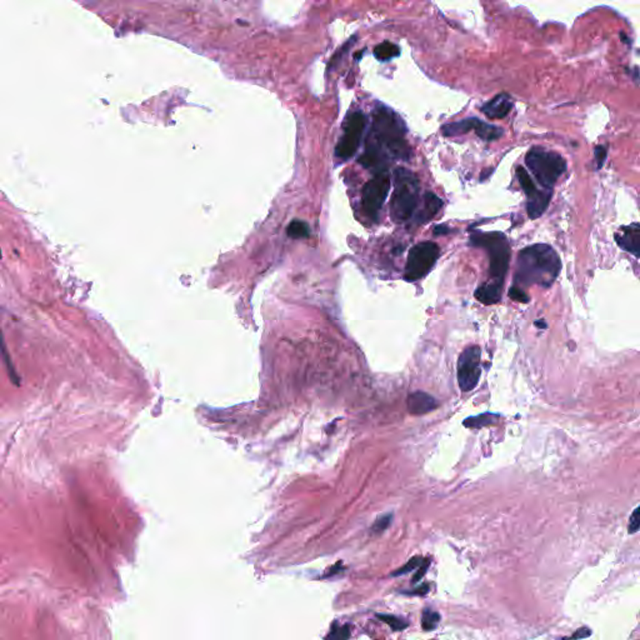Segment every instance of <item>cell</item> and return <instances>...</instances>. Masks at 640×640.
<instances>
[{"mask_svg": "<svg viewBox=\"0 0 640 640\" xmlns=\"http://www.w3.org/2000/svg\"><path fill=\"white\" fill-rule=\"evenodd\" d=\"M288 235L293 239H306L310 235V229L306 221H293L288 227Z\"/></svg>", "mask_w": 640, "mask_h": 640, "instance_id": "obj_20", "label": "cell"}, {"mask_svg": "<svg viewBox=\"0 0 640 640\" xmlns=\"http://www.w3.org/2000/svg\"><path fill=\"white\" fill-rule=\"evenodd\" d=\"M476 121H477V118H469V119H463L456 123H449L441 127V133L444 136H462L470 130H474Z\"/></svg>", "mask_w": 640, "mask_h": 640, "instance_id": "obj_17", "label": "cell"}, {"mask_svg": "<svg viewBox=\"0 0 640 640\" xmlns=\"http://www.w3.org/2000/svg\"><path fill=\"white\" fill-rule=\"evenodd\" d=\"M474 132L480 139H483L485 142H493V140H498L499 138H502L503 134H504V130L500 128V127H497V125H493V124H488V123H484V121L478 119L476 121V125H474Z\"/></svg>", "mask_w": 640, "mask_h": 640, "instance_id": "obj_16", "label": "cell"}, {"mask_svg": "<svg viewBox=\"0 0 640 640\" xmlns=\"http://www.w3.org/2000/svg\"><path fill=\"white\" fill-rule=\"evenodd\" d=\"M615 241L621 249L640 258V224L635 223L619 228Z\"/></svg>", "mask_w": 640, "mask_h": 640, "instance_id": "obj_11", "label": "cell"}, {"mask_svg": "<svg viewBox=\"0 0 640 640\" xmlns=\"http://www.w3.org/2000/svg\"><path fill=\"white\" fill-rule=\"evenodd\" d=\"M424 559L420 558V556H415V558H412L409 562L406 563L404 567H402L400 569L397 570L393 573V576H402V574H406V573H409L412 570L418 569L420 565L423 564Z\"/></svg>", "mask_w": 640, "mask_h": 640, "instance_id": "obj_24", "label": "cell"}, {"mask_svg": "<svg viewBox=\"0 0 640 640\" xmlns=\"http://www.w3.org/2000/svg\"><path fill=\"white\" fill-rule=\"evenodd\" d=\"M591 632L588 629V628H582V629H578L576 633L573 634L569 638H564L562 640H580L583 638H587L591 635Z\"/></svg>", "mask_w": 640, "mask_h": 640, "instance_id": "obj_29", "label": "cell"}, {"mask_svg": "<svg viewBox=\"0 0 640 640\" xmlns=\"http://www.w3.org/2000/svg\"><path fill=\"white\" fill-rule=\"evenodd\" d=\"M399 54H400V50L398 47L391 42H383L377 45L374 49V56L380 62H388L389 59L398 57Z\"/></svg>", "mask_w": 640, "mask_h": 640, "instance_id": "obj_18", "label": "cell"}, {"mask_svg": "<svg viewBox=\"0 0 640 640\" xmlns=\"http://www.w3.org/2000/svg\"><path fill=\"white\" fill-rule=\"evenodd\" d=\"M594 154H595V160H597V168L598 169H600V168L603 167V164H604L605 158H606V148H605V147H602V145H600V147H597Z\"/></svg>", "mask_w": 640, "mask_h": 640, "instance_id": "obj_28", "label": "cell"}, {"mask_svg": "<svg viewBox=\"0 0 640 640\" xmlns=\"http://www.w3.org/2000/svg\"><path fill=\"white\" fill-rule=\"evenodd\" d=\"M378 618L380 619L382 621H384L385 624L391 626L393 630H397V632H400V630L406 629V626H408V623L403 621L402 619L394 617V615H389V614H378Z\"/></svg>", "mask_w": 640, "mask_h": 640, "instance_id": "obj_23", "label": "cell"}, {"mask_svg": "<svg viewBox=\"0 0 640 640\" xmlns=\"http://www.w3.org/2000/svg\"><path fill=\"white\" fill-rule=\"evenodd\" d=\"M428 589H429L428 585H423L419 589L412 591V593H408V594H410V595H424V594H427Z\"/></svg>", "mask_w": 640, "mask_h": 640, "instance_id": "obj_32", "label": "cell"}, {"mask_svg": "<svg viewBox=\"0 0 640 640\" xmlns=\"http://www.w3.org/2000/svg\"><path fill=\"white\" fill-rule=\"evenodd\" d=\"M470 244L477 248H484L488 251L493 283L503 285L510 262V245L506 236L499 232H474L470 235Z\"/></svg>", "mask_w": 640, "mask_h": 640, "instance_id": "obj_4", "label": "cell"}, {"mask_svg": "<svg viewBox=\"0 0 640 640\" xmlns=\"http://www.w3.org/2000/svg\"><path fill=\"white\" fill-rule=\"evenodd\" d=\"M420 185L412 171L398 168L394 171V193L391 201V217L395 223H404L412 217L419 200Z\"/></svg>", "mask_w": 640, "mask_h": 640, "instance_id": "obj_3", "label": "cell"}, {"mask_svg": "<svg viewBox=\"0 0 640 640\" xmlns=\"http://www.w3.org/2000/svg\"><path fill=\"white\" fill-rule=\"evenodd\" d=\"M497 419H498L497 414L485 413V414H480L478 417H470L468 419L464 420V426L467 428H482L495 423Z\"/></svg>", "mask_w": 640, "mask_h": 640, "instance_id": "obj_19", "label": "cell"}, {"mask_svg": "<svg viewBox=\"0 0 640 640\" xmlns=\"http://www.w3.org/2000/svg\"><path fill=\"white\" fill-rule=\"evenodd\" d=\"M391 521V514H388V515H383V517H380V518H379V519H378L377 521L374 523V526H373V528H371V530H373V532H376V533H382V532H384L385 529L389 526Z\"/></svg>", "mask_w": 640, "mask_h": 640, "instance_id": "obj_27", "label": "cell"}, {"mask_svg": "<svg viewBox=\"0 0 640 640\" xmlns=\"http://www.w3.org/2000/svg\"><path fill=\"white\" fill-rule=\"evenodd\" d=\"M389 190H391V178L385 171L378 173L374 178L370 179L369 182L364 185L362 203H363L364 212L371 219L377 218L378 214L380 212L389 194Z\"/></svg>", "mask_w": 640, "mask_h": 640, "instance_id": "obj_8", "label": "cell"}, {"mask_svg": "<svg viewBox=\"0 0 640 640\" xmlns=\"http://www.w3.org/2000/svg\"><path fill=\"white\" fill-rule=\"evenodd\" d=\"M406 406H408V410L413 415H424V414L435 410L438 408V402L428 393L415 391V393L409 394V397L406 399Z\"/></svg>", "mask_w": 640, "mask_h": 640, "instance_id": "obj_12", "label": "cell"}, {"mask_svg": "<svg viewBox=\"0 0 640 640\" xmlns=\"http://www.w3.org/2000/svg\"><path fill=\"white\" fill-rule=\"evenodd\" d=\"M480 358L482 350L478 345H471L463 350L462 354L458 360L456 374H458V383L462 391H471L480 379L482 367H480Z\"/></svg>", "mask_w": 640, "mask_h": 640, "instance_id": "obj_7", "label": "cell"}, {"mask_svg": "<svg viewBox=\"0 0 640 640\" xmlns=\"http://www.w3.org/2000/svg\"><path fill=\"white\" fill-rule=\"evenodd\" d=\"M562 269L561 258L548 244H534L520 250L514 286H552Z\"/></svg>", "mask_w": 640, "mask_h": 640, "instance_id": "obj_2", "label": "cell"}, {"mask_svg": "<svg viewBox=\"0 0 640 640\" xmlns=\"http://www.w3.org/2000/svg\"><path fill=\"white\" fill-rule=\"evenodd\" d=\"M449 232H450V228L447 225H438L434 228V235L448 234Z\"/></svg>", "mask_w": 640, "mask_h": 640, "instance_id": "obj_31", "label": "cell"}, {"mask_svg": "<svg viewBox=\"0 0 640 640\" xmlns=\"http://www.w3.org/2000/svg\"><path fill=\"white\" fill-rule=\"evenodd\" d=\"M513 108L512 98L508 94H499L491 101L484 104L482 112L489 119H503L510 113Z\"/></svg>", "mask_w": 640, "mask_h": 640, "instance_id": "obj_13", "label": "cell"}, {"mask_svg": "<svg viewBox=\"0 0 640 640\" xmlns=\"http://www.w3.org/2000/svg\"><path fill=\"white\" fill-rule=\"evenodd\" d=\"M509 297L515 300V301H519V303H528L529 301V297L526 295V293L521 289V288H518V286H514L513 285L509 291Z\"/></svg>", "mask_w": 640, "mask_h": 640, "instance_id": "obj_26", "label": "cell"}, {"mask_svg": "<svg viewBox=\"0 0 640 640\" xmlns=\"http://www.w3.org/2000/svg\"><path fill=\"white\" fill-rule=\"evenodd\" d=\"M365 121V116L360 112L349 115L344 124V134L335 148L336 157L347 160L356 154L363 138Z\"/></svg>", "mask_w": 640, "mask_h": 640, "instance_id": "obj_9", "label": "cell"}, {"mask_svg": "<svg viewBox=\"0 0 640 640\" xmlns=\"http://www.w3.org/2000/svg\"><path fill=\"white\" fill-rule=\"evenodd\" d=\"M439 253V247L435 243H419L414 245L406 260L404 274L406 282H415L426 277L433 269Z\"/></svg>", "mask_w": 640, "mask_h": 640, "instance_id": "obj_6", "label": "cell"}, {"mask_svg": "<svg viewBox=\"0 0 640 640\" xmlns=\"http://www.w3.org/2000/svg\"><path fill=\"white\" fill-rule=\"evenodd\" d=\"M640 530V506L634 510L633 514L630 515L629 519V526H628V532L629 534L637 533Z\"/></svg>", "mask_w": 640, "mask_h": 640, "instance_id": "obj_25", "label": "cell"}, {"mask_svg": "<svg viewBox=\"0 0 640 640\" xmlns=\"http://www.w3.org/2000/svg\"><path fill=\"white\" fill-rule=\"evenodd\" d=\"M428 567H429V561H428V559H426V561L423 562V564L420 565L419 568H418V573H417L415 576H413V579H412L413 583H418V582H419L420 579H421V578L424 576V574H426V571H427Z\"/></svg>", "mask_w": 640, "mask_h": 640, "instance_id": "obj_30", "label": "cell"}, {"mask_svg": "<svg viewBox=\"0 0 640 640\" xmlns=\"http://www.w3.org/2000/svg\"><path fill=\"white\" fill-rule=\"evenodd\" d=\"M439 620H441V615L439 613L434 612V611H430V609H427L423 612V617H421V628L427 632H430L435 629L438 624H439Z\"/></svg>", "mask_w": 640, "mask_h": 640, "instance_id": "obj_22", "label": "cell"}, {"mask_svg": "<svg viewBox=\"0 0 640 640\" xmlns=\"http://www.w3.org/2000/svg\"><path fill=\"white\" fill-rule=\"evenodd\" d=\"M350 638V626L348 624L341 626L338 621H334L330 628V632L324 640H349Z\"/></svg>", "mask_w": 640, "mask_h": 640, "instance_id": "obj_21", "label": "cell"}, {"mask_svg": "<svg viewBox=\"0 0 640 640\" xmlns=\"http://www.w3.org/2000/svg\"><path fill=\"white\" fill-rule=\"evenodd\" d=\"M441 206H443V201L439 197H436L433 193H426L423 206L418 214V221L421 223L430 221L435 214L439 212Z\"/></svg>", "mask_w": 640, "mask_h": 640, "instance_id": "obj_15", "label": "cell"}, {"mask_svg": "<svg viewBox=\"0 0 640 640\" xmlns=\"http://www.w3.org/2000/svg\"><path fill=\"white\" fill-rule=\"evenodd\" d=\"M502 289H503V285H499L493 282L487 283L479 286L476 291V298L485 306L497 304L502 298Z\"/></svg>", "mask_w": 640, "mask_h": 640, "instance_id": "obj_14", "label": "cell"}, {"mask_svg": "<svg viewBox=\"0 0 640 640\" xmlns=\"http://www.w3.org/2000/svg\"><path fill=\"white\" fill-rule=\"evenodd\" d=\"M526 164L539 184L548 190H553L555 182L567 171V162L562 156L539 147L526 153Z\"/></svg>", "mask_w": 640, "mask_h": 640, "instance_id": "obj_5", "label": "cell"}, {"mask_svg": "<svg viewBox=\"0 0 640 640\" xmlns=\"http://www.w3.org/2000/svg\"><path fill=\"white\" fill-rule=\"evenodd\" d=\"M517 177L519 180L520 186L523 188V190L528 197L526 210H528L529 218L530 219L539 218L547 210L552 195H553V190H548V189L539 190L534 184L529 173L523 167H518Z\"/></svg>", "mask_w": 640, "mask_h": 640, "instance_id": "obj_10", "label": "cell"}, {"mask_svg": "<svg viewBox=\"0 0 640 640\" xmlns=\"http://www.w3.org/2000/svg\"><path fill=\"white\" fill-rule=\"evenodd\" d=\"M406 129L403 121L388 108H379L374 113L367 148L359 163L369 169H382L389 158L408 160L412 148L406 142Z\"/></svg>", "mask_w": 640, "mask_h": 640, "instance_id": "obj_1", "label": "cell"}]
</instances>
